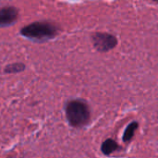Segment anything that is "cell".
I'll use <instances>...</instances> for the list:
<instances>
[{
  "instance_id": "1",
  "label": "cell",
  "mask_w": 158,
  "mask_h": 158,
  "mask_svg": "<svg viewBox=\"0 0 158 158\" xmlns=\"http://www.w3.org/2000/svg\"><path fill=\"white\" fill-rule=\"evenodd\" d=\"M66 117L73 128H82L91 119V111L88 104L81 99H74L66 105Z\"/></svg>"
},
{
  "instance_id": "6",
  "label": "cell",
  "mask_w": 158,
  "mask_h": 158,
  "mask_svg": "<svg viewBox=\"0 0 158 158\" xmlns=\"http://www.w3.org/2000/svg\"><path fill=\"white\" fill-rule=\"evenodd\" d=\"M138 127H139V123L137 121L131 122L124 131V133H123V136H122V141L124 143H131L132 138L134 137V132L138 129Z\"/></svg>"
},
{
  "instance_id": "4",
  "label": "cell",
  "mask_w": 158,
  "mask_h": 158,
  "mask_svg": "<svg viewBox=\"0 0 158 158\" xmlns=\"http://www.w3.org/2000/svg\"><path fill=\"white\" fill-rule=\"evenodd\" d=\"M18 9L13 6L0 7V27H7L14 24L18 19Z\"/></svg>"
},
{
  "instance_id": "3",
  "label": "cell",
  "mask_w": 158,
  "mask_h": 158,
  "mask_svg": "<svg viewBox=\"0 0 158 158\" xmlns=\"http://www.w3.org/2000/svg\"><path fill=\"white\" fill-rule=\"evenodd\" d=\"M94 47L98 52H108L114 49L118 44V39L115 35L107 32H94L92 35Z\"/></svg>"
},
{
  "instance_id": "2",
  "label": "cell",
  "mask_w": 158,
  "mask_h": 158,
  "mask_svg": "<svg viewBox=\"0 0 158 158\" xmlns=\"http://www.w3.org/2000/svg\"><path fill=\"white\" fill-rule=\"evenodd\" d=\"M57 32V26L50 21H35L20 30L21 35L36 42L50 40L54 38Z\"/></svg>"
},
{
  "instance_id": "5",
  "label": "cell",
  "mask_w": 158,
  "mask_h": 158,
  "mask_svg": "<svg viewBox=\"0 0 158 158\" xmlns=\"http://www.w3.org/2000/svg\"><path fill=\"white\" fill-rule=\"evenodd\" d=\"M119 149L120 146L118 145V143L111 138L106 139L101 145V151L105 156H110L111 154H113L114 152Z\"/></svg>"
},
{
  "instance_id": "8",
  "label": "cell",
  "mask_w": 158,
  "mask_h": 158,
  "mask_svg": "<svg viewBox=\"0 0 158 158\" xmlns=\"http://www.w3.org/2000/svg\"><path fill=\"white\" fill-rule=\"evenodd\" d=\"M156 4H158V1H156Z\"/></svg>"
},
{
  "instance_id": "7",
  "label": "cell",
  "mask_w": 158,
  "mask_h": 158,
  "mask_svg": "<svg viewBox=\"0 0 158 158\" xmlns=\"http://www.w3.org/2000/svg\"><path fill=\"white\" fill-rule=\"evenodd\" d=\"M24 69H25L24 64H22V63H13V64L7 65L5 68L4 72L5 73H18V72H20V71L24 70Z\"/></svg>"
}]
</instances>
